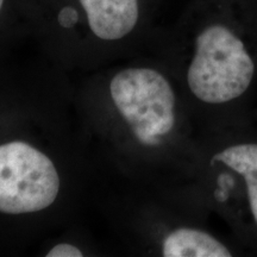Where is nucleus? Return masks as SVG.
Here are the masks:
<instances>
[{
    "label": "nucleus",
    "mask_w": 257,
    "mask_h": 257,
    "mask_svg": "<svg viewBox=\"0 0 257 257\" xmlns=\"http://www.w3.org/2000/svg\"><path fill=\"white\" fill-rule=\"evenodd\" d=\"M214 19L198 30L182 70L185 89L207 114L208 130L253 118L257 106V17Z\"/></svg>",
    "instance_id": "nucleus-1"
},
{
    "label": "nucleus",
    "mask_w": 257,
    "mask_h": 257,
    "mask_svg": "<svg viewBox=\"0 0 257 257\" xmlns=\"http://www.w3.org/2000/svg\"><path fill=\"white\" fill-rule=\"evenodd\" d=\"M201 199L248 256H257V120L208 130L198 156Z\"/></svg>",
    "instance_id": "nucleus-2"
},
{
    "label": "nucleus",
    "mask_w": 257,
    "mask_h": 257,
    "mask_svg": "<svg viewBox=\"0 0 257 257\" xmlns=\"http://www.w3.org/2000/svg\"><path fill=\"white\" fill-rule=\"evenodd\" d=\"M110 94L141 146L163 149L179 141L181 100L165 72L152 67L120 70L111 80Z\"/></svg>",
    "instance_id": "nucleus-3"
},
{
    "label": "nucleus",
    "mask_w": 257,
    "mask_h": 257,
    "mask_svg": "<svg viewBox=\"0 0 257 257\" xmlns=\"http://www.w3.org/2000/svg\"><path fill=\"white\" fill-rule=\"evenodd\" d=\"M61 179L47 154L23 141L0 144V212L36 213L56 201Z\"/></svg>",
    "instance_id": "nucleus-4"
},
{
    "label": "nucleus",
    "mask_w": 257,
    "mask_h": 257,
    "mask_svg": "<svg viewBox=\"0 0 257 257\" xmlns=\"http://www.w3.org/2000/svg\"><path fill=\"white\" fill-rule=\"evenodd\" d=\"M89 29L104 41H117L130 34L140 17L138 0H79Z\"/></svg>",
    "instance_id": "nucleus-5"
},
{
    "label": "nucleus",
    "mask_w": 257,
    "mask_h": 257,
    "mask_svg": "<svg viewBox=\"0 0 257 257\" xmlns=\"http://www.w3.org/2000/svg\"><path fill=\"white\" fill-rule=\"evenodd\" d=\"M83 252L78 246L69 243H60L53 246L47 253V257H81Z\"/></svg>",
    "instance_id": "nucleus-6"
},
{
    "label": "nucleus",
    "mask_w": 257,
    "mask_h": 257,
    "mask_svg": "<svg viewBox=\"0 0 257 257\" xmlns=\"http://www.w3.org/2000/svg\"><path fill=\"white\" fill-rule=\"evenodd\" d=\"M76 19H78V14H76L75 10L66 8L61 11L59 21L60 23L63 25V27H72V25L75 23Z\"/></svg>",
    "instance_id": "nucleus-7"
},
{
    "label": "nucleus",
    "mask_w": 257,
    "mask_h": 257,
    "mask_svg": "<svg viewBox=\"0 0 257 257\" xmlns=\"http://www.w3.org/2000/svg\"><path fill=\"white\" fill-rule=\"evenodd\" d=\"M253 118H255V119L257 120V106H256V108H255V112H253Z\"/></svg>",
    "instance_id": "nucleus-8"
},
{
    "label": "nucleus",
    "mask_w": 257,
    "mask_h": 257,
    "mask_svg": "<svg viewBox=\"0 0 257 257\" xmlns=\"http://www.w3.org/2000/svg\"><path fill=\"white\" fill-rule=\"evenodd\" d=\"M3 3H4V0H0V10L3 8Z\"/></svg>",
    "instance_id": "nucleus-9"
}]
</instances>
